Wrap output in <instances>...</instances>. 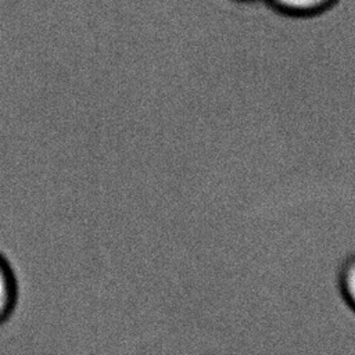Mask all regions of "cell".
<instances>
[{"label": "cell", "instance_id": "obj_2", "mask_svg": "<svg viewBox=\"0 0 355 355\" xmlns=\"http://www.w3.org/2000/svg\"><path fill=\"white\" fill-rule=\"evenodd\" d=\"M18 301V282L15 272L0 252V326L6 323L15 311Z\"/></svg>", "mask_w": 355, "mask_h": 355}, {"label": "cell", "instance_id": "obj_3", "mask_svg": "<svg viewBox=\"0 0 355 355\" xmlns=\"http://www.w3.org/2000/svg\"><path fill=\"white\" fill-rule=\"evenodd\" d=\"M337 284L344 302L355 313V252L343 261L337 275Z\"/></svg>", "mask_w": 355, "mask_h": 355}, {"label": "cell", "instance_id": "obj_4", "mask_svg": "<svg viewBox=\"0 0 355 355\" xmlns=\"http://www.w3.org/2000/svg\"><path fill=\"white\" fill-rule=\"evenodd\" d=\"M233 1H239V3H252V1H258V0H233Z\"/></svg>", "mask_w": 355, "mask_h": 355}, {"label": "cell", "instance_id": "obj_1", "mask_svg": "<svg viewBox=\"0 0 355 355\" xmlns=\"http://www.w3.org/2000/svg\"><path fill=\"white\" fill-rule=\"evenodd\" d=\"M277 14L294 18L308 19L330 11L340 0H263Z\"/></svg>", "mask_w": 355, "mask_h": 355}]
</instances>
